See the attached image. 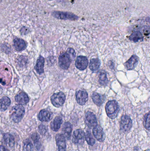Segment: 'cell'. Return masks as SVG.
Wrapping results in <instances>:
<instances>
[{
	"mask_svg": "<svg viewBox=\"0 0 150 151\" xmlns=\"http://www.w3.org/2000/svg\"><path fill=\"white\" fill-rule=\"evenodd\" d=\"M76 54L72 48H69L65 53L61 54L59 59L60 67L64 69H68L72 61L74 60Z\"/></svg>",
	"mask_w": 150,
	"mask_h": 151,
	"instance_id": "1",
	"label": "cell"
},
{
	"mask_svg": "<svg viewBox=\"0 0 150 151\" xmlns=\"http://www.w3.org/2000/svg\"><path fill=\"white\" fill-rule=\"evenodd\" d=\"M106 112L110 119H115L117 117L119 111L118 102L115 100H110L106 103L105 106Z\"/></svg>",
	"mask_w": 150,
	"mask_h": 151,
	"instance_id": "2",
	"label": "cell"
},
{
	"mask_svg": "<svg viewBox=\"0 0 150 151\" xmlns=\"http://www.w3.org/2000/svg\"><path fill=\"white\" fill-rule=\"evenodd\" d=\"M24 113L25 110L24 107L20 104L17 105L13 108L11 119L15 123H19L23 117Z\"/></svg>",
	"mask_w": 150,
	"mask_h": 151,
	"instance_id": "3",
	"label": "cell"
},
{
	"mask_svg": "<svg viewBox=\"0 0 150 151\" xmlns=\"http://www.w3.org/2000/svg\"><path fill=\"white\" fill-rule=\"evenodd\" d=\"M52 16L56 18L63 20H75L78 19V17L74 14L65 11H53Z\"/></svg>",
	"mask_w": 150,
	"mask_h": 151,
	"instance_id": "4",
	"label": "cell"
},
{
	"mask_svg": "<svg viewBox=\"0 0 150 151\" xmlns=\"http://www.w3.org/2000/svg\"><path fill=\"white\" fill-rule=\"evenodd\" d=\"M51 102L53 106L56 107L62 106L66 100V96L62 92L53 94L51 98Z\"/></svg>",
	"mask_w": 150,
	"mask_h": 151,
	"instance_id": "5",
	"label": "cell"
},
{
	"mask_svg": "<svg viewBox=\"0 0 150 151\" xmlns=\"http://www.w3.org/2000/svg\"><path fill=\"white\" fill-rule=\"evenodd\" d=\"M132 126V120L129 116L123 115L121 118L120 129L124 133L128 132Z\"/></svg>",
	"mask_w": 150,
	"mask_h": 151,
	"instance_id": "6",
	"label": "cell"
},
{
	"mask_svg": "<svg viewBox=\"0 0 150 151\" xmlns=\"http://www.w3.org/2000/svg\"><path fill=\"white\" fill-rule=\"evenodd\" d=\"M85 134L81 129H77L74 132L72 141L75 144H82L85 140Z\"/></svg>",
	"mask_w": 150,
	"mask_h": 151,
	"instance_id": "7",
	"label": "cell"
},
{
	"mask_svg": "<svg viewBox=\"0 0 150 151\" xmlns=\"http://www.w3.org/2000/svg\"><path fill=\"white\" fill-rule=\"evenodd\" d=\"M88 63V60L86 57L79 56L76 59L75 66L79 70H84L87 67Z\"/></svg>",
	"mask_w": 150,
	"mask_h": 151,
	"instance_id": "8",
	"label": "cell"
},
{
	"mask_svg": "<svg viewBox=\"0 0 150 151\" xmlns=\"http://www.w3.org/2000/svg\"><path fill=\"white\" fill-rule=\"evenodd\" d=\"M86 122L89 128L94 127L97 125V120L96 116L91 112H87L86 115Z\"/></svg>",
	"mask_w": 150,
	"mask_h": 151,
	"instance_id": "9",
	"label": "cell"
},
{
	"mask_svg": "<svg viewBox=\"0 0 150 151\" xmlns=\"http://www.w3.org/2000/svg\"><path fill=\"white\" fill-rule=\"evenodd\" d=\"M76 99L79 105H83L87 101L88 94L86 91L80 90L76 93Z\"/></svg>",
	"mask_w": 150,
	"mask_h": 151,
	"instance_id": "10",
	"label": "cell"
},
{
	"mask_svg": "<svg viewBox=\"0 0 150 151\" xmlns=\"http://www.w3.org/2000/svg\"><path fill=\"white\" fill-rule=\"evenodd\" d=\"M56 140L58 151H66V144L64 135L61 134H57Z\"/></svg>",
	"mask_w": 150,
	"mask_h": 151,
	"instance_id": "11",
	"label": "cell"
},
{
	"mask_svg": "<svg viewBox=\"0 0 150 151\" xmlns=\"http://www.w3.org/2000/svg\"><path fill=\"white\" fill-rule=\"evenodd\" d=\"M93 134L94 137L99 142H103L105 139V134L103 129L100 125H96L93 127Z\"/></svg>",
	"mask_w": 150,
	"mask_h": 151,
	"instance_id": "12",
	"label": "cell"
},
{
	"mask_svg": "<svg viewBox=\"0 0 150 151\" xmlns=\"http://www.w3.org/2000/svg\"><path fill=\"white\" fill-rule=\"evenodd\" d=\"M139 61V58L137 56L133 55L130 59L125 63V67L129 70H133L135 69Z\"/></svg>",
	"mask_w": 150,
	"mask_h": 151,
	"instance_id": "13",
	"label": "cell"
},
{
	"mask_svg": "<svg viewBox=\"0 0 150 151\" xmlns=\"http://www.w3.org/2000/svg\"><path fill=\"white\" fill-rule=\"evenodd\" d=\"M72 125L69 122H66L64 124L62 129L63 135L68 139H69L72 131Z\"/></svg>",
	"mask_w": 150,
	"mask_h": 151,
	"instance_id": "14",
	"label": "cell"
},
{
	"mask_svg": "<svg viewBox=\"0 0 150 151\" xmlns=\"http://www.w3.org/2000/svg\"><path fill=\"white\" fill-rule=\"evenodd\" d=\"M15 49L17 51H21L24 50L26 47L25 42L23 39L16 38L14 39L13 42Z\"/></svg>",
	"mask_w": 150,
	"mask_h": 151,
	"instance_id": "15",
	"label": "cell"
},
{
	"mask_svg": "<svg viewBox=\"0 0 150 151\" xmlns=\"http://www.w3.org/2000/svg\"><path fill=\"white\" fill-rule=\"evenodd\" d=\"M100 61L99 59H93L91 60L89 64V68L93 73H96L99 70L100 66Z\"/></svg>",
	"mask_w": 150,
	"mask_h": 151,
	"instance_id": "16",
	"label": "cell"
},
{
	"mask_svg": "<svg viewBox=\"0 0 150 151\" xmlns=\"http://www.w3.org/2000/svg\"><path fill=\"white\" fill-rule=\"evenodd\" d=\"M52 118V114L50 111L43 110L39 114V119L42 121H49Z\"/></svg>",
	"mask_w": 150,
	"mask_h": 151,
	"instance_id": "17",
	"label": "cell"
},
{
	"mask_svg": "<svg viewBox=\"0 0 150 151\" xmlns=\"http://www.w3.org/2000/svg\"><path fill=\"white\" fill-rule=\"evenodd\" d=\"M62 123H63V120L62 118L60 116L56 117L51 124L52 129L55 132L58 131L61 127Z\"/></svg>",
	"mask_w": 150,
	"mask_h": 151,
	"instance_id": "18",
	"label": "cell"
},
{
	"mask_svg": "<svg viewBox=\"0 0 150 151\" xmlns=\"http://www.w3.org/2000/svg\"><path fill=\"white\" fill-rule=\"evenodd\" d=\"M92 98L94 103L99 107L102 104L104 103V96L97 93H93Z\"/></svg>",
	"mask_w": 150,
	"mask_h": 151,
	"instance_id": "19",
	"label": "cell"
},
{
	"mask_svg": "<svg viewBox=\"0 0 150 151\" xmlns=\"http://www.w3.org/2000/svg\"><path fill=\"white\" fill-rule=\"evenodd\" d=\"M15 100L19 104H25L29 102L28 96L25 93L21 92L15 96Z\"/></svg>",
	"mask_w": 150,
	"mask_h": 151,
	"instance_id": "20",
	"label": "cell"
},
{
	"mask_svg": "<svg viewBox=\"0 0 150 151\" xmlns=\"http://www.w3.org/2000/svg\"><path fill=\"white\" fill-rule=\"evenodd\" d=\"M45 62V60L42 57H39L37 61L36 65L35 66V69L38 73L41 74L44 72V65Z\"/></svg>",
	"mask_w": 150,
	"mask_h": 151,
	"instance_id": "21",
	"label": "cell"
},
{
	"mask_svg": "<svg viewBox=\"0 0 150 151\" xmlns=\"http://www.w3.org/2000/svg\"><path fill=\"white\" fill-rule=\"evenodd\" d=\"M11 104V100L7 97H4L0 100V110L5 111L9 106Z\"/></svg>",
	"mask_w": 150,
	"mask_h": 151,
	"instance_id": "22",
	"label": "cell"
},
{
	"mask_svg": "<svg viewBox=\"0 0 150 151\" xmlns=\"http://www.w3.org/2000/svg\"><path fill=\"white\" fill-rule=\"evenodd\" d=\"M4 141L10 147H13L14 146L15 142L13 137L9 133L4 134Z\"/></svg>",
	"mask_w": 150,
	"mask_h": 151,
	"instance_id": "23",
	"label": "cell"
},
{
	"mask_svg": "<svg viewBox=\"0 0 150 151\" xmlns=\"http://www.w3.org/2000/svg\"><path fill=\"white\" fill-rule=\"evenodd\" d=\"M129 40L134 42H138L139 41H142L143 40L142 34L140 32H136L131 34L129 37Z\"/></svg>",
	"mask_w": 150,
	"mask_h": 151,
	"instance_id": "24",
	"label": "cell"
},
{
	"mask_svg": "<svg viewBox=\"0 0 150 151\" xmlns=\"http://www.w3.org/2000/svg\"><path fill=\"white\" fill-rule=\"evenodd\" d=\"M99 83L102 86H106L108 83V79L105 71H102L99 74Z\"/></svg>",
	"mask_w": 150,
	"mask_h": 151,
	"instance_id": "25",
	"label": "cell"
},
{
	"mask_svg": "<svg viewBox=\"0 0 150 151\" xmlns=\"http://www.w3.org/2000/svg\"><path fill=\"white\" fill-rule=\"evenodd\" d=\"M32 139L34 142L35 147L37 150L40 151L41 148V144L40 142V137L37 133H34L32 136Z\"/></svg>",
	"mask_w": 150,
	"mask_h": 151,
	"instance_id": "26",
	"label": "cell"
},
{
	"mask_svg": "<svg viewBox=\"0 0 150 151\" xmlns=\"http://www.w3.org/2000/svg\"><path fill=\"white\" fill-rule=\"evenodd\" d=\"M85 138H86V140L88 144L90 146H93L96 143V141L92 137L91 133L89 131H87L86 132Z\"/></svg>",
	"mask_w": 150,
	"mask_h": 151,
	"instance_id": "27",
	"label": "cell"
},
{
	"mask_svg": "<svg viewBox=\"0 0 150 151\" xmlns=\"http://www.w3.org/2000/svg\"><path fill=\"white\" fill-rule=\"evenodd\" d=\"M143 125H145V127L147 130H150V114L149 113L146 114L144 117V122Z\"/></svg>",
	"mask_w": 150,
	"mask_h": 151,
	"instance_id": "28",
	"label": "cell"
},
{
	"mask_svg": "<svg viewBox=\"0 0 150 151\" xmlns=\"http://www.w3.org/2000/svg\"><path fill=\"white\" fill-rule=\"evenodd\" d=\"M24 147L26 151H33V146L31 142L29 139H27L25 141Z\"/></svg>",
	"mask_w": 150,
	"mask_h": 151,
	"instance_id": "29",
	"label": "cell"
},
{
	"mask_svg": "<svg viewBox=\"0 0 150 151\" xmlns=\"http://www.w3.org/2000/svg\"><path fill=\"white\" fill-rule=\"evenodd\" d=\"M38 131L41 134L44 135L47 131V127L44 125L41 124L38 127Z\"/></svg>",
	"mask_w": 150,
	"mask_h": 151,
	"instance_id": "30",
	"label": "cell"
},
{
	"mask_svg": "<svg viewBox=\"0 0 150 151\" xmlns=\"http://www.w3.org/2000/svg\"><path fill=\"white\" fill-rule=\"evenodd\" d=\"M4 134H3L1 131H0V144L2 143V142L4 140Z\"/></svg>",
	"mask_w": 150,
	"mask_h": 151,
	"instance_id": "31",
	"label": "cell"
},
{
	"mask_svg": "<svg viewBox=\"0 0 150 151\" xmlns=\"http://www.w3.org/2000/svg\"><path fill=\"white\" fill-rule=\"evenodd\" d=\"M0 151H9V149L6 148L3 146H0Z\"/></svg>",
	"mask_w": 150,
	"mask_h": 151,
	"instance_id": "32",
	"label": "cell"
},
{
	"mask_svg": "<svg viewBox=\"0 0 150 151\" xmlns=\"http://www.w3.org/2000/svg\"><path fill=\"white\" fill-rule=\"evenodd\" d=\"M2 0H0V2H1L2 1Z\"/></svg>",
	"mask_w": 150,
	"mask_h": 151,
	"instance_id": "33",
	"label": "cell"
}]
</instances>
